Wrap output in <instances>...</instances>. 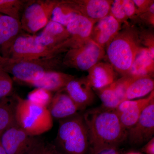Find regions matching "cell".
<instances>
[{"label": "cell", "instance_id": "277c9868", "mask_svg": "<svg viewBox=\"0 0 154 154\" xmlns=\"http://www.w3.org/2000/svg\"><path fill=\"white\" fill-rule=\"evenodd\" d=\"M60 55L32 60L2 58L0 69L11 74L18 82L25 84L39 79L47 72L58 71L63 66Z\"/></svg>", "mask_w": 154, "mask_h": 154}, {"label": "cell", "instance_id": "d6986e66", "mask_svg": "<svg viewBox=\"0 0 154 154\" xmlns=\"http://www.w3.org/2000/svg\"><path fill=\"white\" fill-rule=\"evenodd\" d=\"M74 78L71 75L58 71H51L45 73L39 79L25 84L56 93L63 90L68 83Z\"/></svg>", "mask_w": 154, "mask_h": 154}, {"label": "cell", "instance_id": "cb8c5ba5", "mask_svg": "<svg viewBox=\"0 0 154 154\" xmlns=\"http://www.w3.org/2000/svg\"><path fill=\"white\" fill-rule=\"evenodd\" d=\"M16 94L0 100V132L16 123Z\"/></svg>", "mask_w": 154, "mask_h": 154}, {"label": "cell", "instance_id": "7c38bea8", "mask_svg": "<svg viewBox=\"0 0 154 154\" xmlns=\"http://www.w3.org/2000/svg\"><path fill=\"white\" fill-rule=\"evenodd\" d=\"M64 90L74 102L79 111L85 109L95 100L93 88L86 77L74 78Z\"/></svg>", "mask_w": 154, "mask_h": 154}, {"label": "cell", "instance_id": "8992f818", "mask_svg": "<svg viewBox=\"0 0 154 154\" xmlns=\"http://www.w3.org/2000/svg\"><path fill=\"white\" fill-rule=\"evenodd\" d=\"M16 122L27 133L38 136L51 129L53 119L46 107L30 102L16 94Z\"/></svg>", "mask_w": 154, "mask_h": 154}, {"label": "cell", "instance_id": "5bb4252c", "mask_svg": "<svg viewBox=\"0 0 154 154\" xmlns=\"http://www.w3.org/2000/svg\"><path fill=\"white\" fill-rule=\"evenodd\" d=\"M24 31L20 21L0 14V55L5 57L15 39Z\"/></svg>", "mask_w": 154, "mask_h": 154}, {"label": "cell", "instance_id": "484cf974", "mask_svg": "<svg viewBox=\"0 0 154 154\" xmlns=\"http://www.w3.org/2000/svg\"><path fill=\"white\" fill-rule=\"evenodd\" d=\"M24 154H63L55 145L41 137H35L30 147Z\"/></svg>", "mask_w": 154, "mask_h": 154}, {"label": "cell", "instance_id": "3957f363", "mask_svg": "<svg viewBox=\"0 0 154 154\" xmlns=\"http://www.w3.org/2000/svg\"><path fill=\"white\" fill-rule=\"evenodd\" d=\"M56 147L63 154H86L90 149L89 135L83 115L59 120Z\"/></svg>", "mask_w": 154, "mask_h": 154}, {"label": "cell", "instance_id": "52a82bcc", "mask_svg": "<svg viewBox=\"0 0 154 154\" xmlns=\"http://www.w3.org/2000/svg\"><path fill=\"white\" fill-rule=\"evenodd\" d=\"M63 57L64 66L88 71L105 57V48L90 39L76 47L69 48Z\"/></svg>", "mask_w": 154, "mask_h": 154}, {"label": "cell", "instance_id": "d6a6232c", "mask_svg": "<svg viewBox=\"0 0 154 154\" xmlns=\"http://www.w3.org/2000/svg\"><path fill=\"white\" fill-rule=\"evenodd\" d=\"M146 23L154 26V3L151 6L148 11L139 17Z\"/></svg>", "mask_w": 154, "mask_h": 154}, {"label": "cell", "instance_id": "4fadbf2b", "mask_svg": "<svg viewBox=\"0 0 154 154\" xmlns=\"http://www.w3.org/2000/svg\"><path fill=\"white\" fill-rule=\"evenodd\" d=\"M94 25L91 39L105 48L121 30V25L111 15L100 19Z\"/></svg>", "mask_w": 154, "mask_h": 154}, {"label": "cell", "instance_id": "8d00e7d4", "mask_svg": "<svg viewBox=\"0 0 154 154\" xmlns=\"http://www.w3.org/2000/svg\"><path fill=\"white\" fill-rule=\"evenodd\" d=\"M127 154H141L139 152H131L128 153Z\"/></svg>", "mask_w": 154, "mask_h": 154}, {"label": "cell", "instance_id": "83f0119b", "mask_svg": "<svg viewBox=\"0 0 154 154\" xmlns=\"http://www.w3.org/2000/svg\"><path fill=\"white\" fill-rule=\"evenodd\" d=\"M14 93L13 79L9 74L0 69V100Z\"/></svg>", "mask_w": 154, "mask_h": 154}, {"label": "cell", "instance_id": "9a60e30c", "mask_svg": "<svg viewBox=\"0 0 154 154\" xmlns=\"http://www.w3.org/2000/svg\"><path fill=\"white\" fill-rule=\"evenodd\" d=\"M70 37L66 27L50 20L38 36L34 35L36 43L48 47H54Z\"/></svg>", "mask_w": 154, "mask_h": 154}, {"label": "cell", "instance_id": "f35d334b", "mask_svg": "<svg viewBox=\"0 0 154 154\" xmlns=\"http://www.w3.org/2000/svg\"><path fill=\"white\" fill-rule=\"evenodd\" d=\"M1 132H0V134H1Z\"/></svg>", "mask_w": 154, "mask_h": 154}, {"label": "cell", "instance_id": "4dcf8cb0", "mask_svg": "<svg viewBox=\"0 0 154 154\" xmlns=\"http://www.w3.org/2000/svg\"><path fill=\"white\" fill-rule=\"evenodd\" d=\"M121 2L128 19H134L138 17L137 10L133 0H121Z\"/></svg>", "mask_w": 154, "mask_h": 154}, {"label": "cell", "instance_id": "2e32d148", "mask_svg": "<svg viewBox=\"0 0 154 154\" xmlns=\"http://www.w3.org/2000/svg\"><path fill=\"white\" fill-rule=\"evenodd\" d=\"M87 79L93 89L98 91L114 82L116 74L114 68L108 63H98L88 71Z\"/></svg>", "mask_w": 154, "mask_h": 154}, {"label": "cell", "instance_id": "74e56055", "mask_svg": "<svg viewBox=\"0 0 154 154\" xmlns=\"http://www.w3.org/2000/svg\"><path fill=\"white\" fill-rule=\"evenodd\" d=\"M2 57L0 55V60H1L2 59Z\"/></svg>", "mask_w": 154, "mask_h": 154}, {"label": "cell", "instance_id": "1f68e13d", "mask_svg": "<svg viewBox=\"0 0 154 154\" xmlns=\"http://www.w3.org/2000/svg\"><path fill=\"white\" fill-rule=\"evenodd\" d=\"M133 2L137 10L138 17L148 11L154 3L153 0H134Z\"/></svg>", "mask_w": 154, "mask_h": 154}, {"label": "cell", "instance_id": "f546056e", "mask_svg": "<svg viewBox=\"0 0 154 154\" xmlns=\"http://www.w3.org/2000/svg\"><path fill=\"white\" fill-rule=\"evenodd\" d=\"M140 38L141 44L145 45L146 48H147L154 54V36L153 33L152 32L144 31L142 33H140Z\"/></svg>", "mask_w": 154, "mask_h": 154}, {"label": "cell", "instance_id": "d4e9b609", "mask_svg": "<svg viewBox=\"0 0 154 154\" xmlns=\"http://www.w3.org/2000/svg\"><path fill=\"white\" fill-rule=\"evenodd\" d=\"M29 0H0V14L20 21L23 10Z\"/></svg>", "mask_w": 154, "mask_h": 154}, {"label": "cell", "instance_id": "4316f807", "mask_svg": "<svg viewBox=\"0 0 154 154\" xmlns=\"http://www.w3.org/2000/svg\"><path fill=\"white\" fill-rule=\"evenodd\" d=\"M53 96L50 91L43 88H36L28 93L27 99L34 104L47 108Z\"/></svg>", "mask_w": 154, "mask_h": 154}, {"label": "cell", "instance_id": "d590c367", "mask_svg": "<svg viewBox=\"0 0 154 154\" xmlns=\"http://www.w3.org/2000/svg\"><path fill=\"white\" fill-rule=\"evenodd\" d=\"M0 154H7L1 145H0Z\"/></svg>", "mask_w": 154, "mask_h": 154}, {"label": "cell", "instance_id": "7a4b0ae2", "mask_svg": "<svg viewBox=\"0 0 154 154\" xmlns=\"http://www.w3.org/2000/svg\"><path fill=\"white\" fill-rule=\"evenodd\" d=\"M140 32L127 26L120 30L106 47V55L116 72L122 76L128 74L141 47Z\"/></svg>", "mask_w": 154, "mask_h": 154}, {"label": "cell", "instance_id": "ac0fdd59", "mask_svg": "<svg viewBox=\"0 0 154 154\" xmlns=\"http://www.w3.org/2000/svg\"><path fill=\"white\" fill-rule=\"evenodd\" d=\"M81 15L98 22L109 15L112 0H72Z\"/></svg>", "mask_w": 154, "mask_h": 154}, {"label": "cell", "instance_id": "9c48e42d", "mask_svg": "<svg viewBox=\"0 0 154 154\" xmlns=\"http://www.w3.org/2000/svg\"><path fill=\"white\" fill-rule=\"evenodd\" d=\"M36 136L27 133L16 122L0 134V145L7 154H24Z\"/></svg>", "mask_w": 154, "mask_h": 154}, {"label": "cell", "instance_id": "603a6c76", "mask_svg": "<svg viewBox=\"0 0 154 154\" xmlns=\"http://www.w3.org/2000/svg\"><path fill=\"white\" fill-rule=\"evenodd\" d=\"M154 81L152 76H137L128 86L125 100L140 98L154 91Z\"/></svg>", "mask_w": 154, "mask_h": 154}, {"label": "cell", "instance_id": "ffe728a7", "mask_svg": "<svg viewBox=\"0 0 154 154\" xmlns=\"http://www.w3.org/2000/svg\"><path fill=\"white\" fill-rule=\"evenodd\" d=\"M97 22L79 15L68 24L66 29L71 39L74 42L75 47L91 39L93 28Z\"/></svg>", "mask_w": 154, "mask_h": 154}, {"label": "cell", "instance_id": "836d02e7", "mask_svg": "<svg viewBox=\"0 0 154 154\" xmlns=\"http://www.w3.org/2000/svg\"><path fill=\"white\" fill-rule=\"evenodd\" d=\"M118 147L111 146L103 148L91 153V154H120Z\"/></svg>", "mask_w": 154, "mask_h": 154}, {"label": "cell", "instance_id": "f1b7e54d", "mask_svg": "<svg viewBox=\"0 0 154 154\" xmlns=\"http://www.w3.org/2000/svg\"><path fill=\"white\" fill-rule=\"evenodd\" d=\"M109 15L114 17L120 24L123 23L127 26H129L128 22V19L122 5L121 0L113 1Z\"/></svg>", "mask_w": 154, "mask_h": 154}, {"label": "cell", "instance_id": "ba28073f", "mask_svg": "<svg viewBox=\"0 0 154 154\" xmlns=\"http://www.w3.org/2000/svg\"><path fill=\"white\" fill-rule=\"evenodd\" d=\"M58 0H29L22 12L20 22L22 30L33 35L44 28L50 21Z\"/></svg>", "mask_w": 154, "mask_h": 154}, {"label": "cell", "instance_id": "e0dca14e", "mask_svg": "<svg viewBox=\"0 0 154 154\" xmlns=\"http://www.w3.org/2000/svg\"><path fill=\"white\" fill-rule=\"evenodd\" d=\"M53 119L61 120L77 114L79 109L64 90L57 92L47 107Z\"/></svg>", "mask_w": 154, "mask_h": 154}, {"label": "cell", "instance_id": "44dd1931", "mask_svg": "<svg viewBox=\"0 0 154 154\" xmlns=\"http://www.w3.org/2000/svg\"><path fill=\"white\" fill-rule=\"evenodd\" d=\"M154 54L141 46L127 75L137 76H153Z\"/></svg>", "mask_w": 154, "mask_h": 154}, {"label": "cell", "instance_id": "e575fe53", "mask_svg": "<svg viewBox=\"0 0 154 154\" xmlns=\"http://www.w3.org/2000/svg\"><path fill=\"white\" fill-rule=\"evenodd\" d=\"M142 150L146 154H154V137L147 142Z\"/></svg>", "mask_w": 154, "mask_h": 154}, {"label": "cell", "instance_id": "5b68a950", "mask_svg": "<svg viewBox=\"0 0 154 154\" xmlns=\"http://www.w3.org/2000/svg\"><path fill=\"white\" fill-rule=\"evenodd\" d=\"M74 47V44L70 38L55 47H46L36 43L34 35L23 32L15 39L5 58L32 60L54 57Z\"/></svg>", "mask_w": 154, "mask_h": 154}, {"label": "cell", "instance_id": "6da1fadb", "mask_svg": "<svg viewBox=\"0 0 154 154\" xmlns=\"http://www.w3.org/2000/svg\"><path fill=\"white\" fill-rule=\"evenodd\" d=\"M83 116L91 153L107 147H118L127 139V131L122 125L115 110L102 106L87 110Z\"/></svg>", "mask_w": 154, "mask_h": 154}, {"label": "cell", "instance_id": "8fae6325", "mask_svg": "<svg viewBox=\"0 0 154 154\" xmlns=\"http://www.w3.org/2000/svg\"><path fill=\"white\" fill-rule=\"evenodd\" d=\"M153 99L154 91L146 98L125 100L119 104L115 111L125 129L128 130L136 123L143 111Z\"/></svg>", "mask_w": 154, "mask_h": 154}, {"label": "cell", "instance_id": "7402d4cb", "mask_svg": "<svg viewBox=\"0 0 154 154\" xmlns=\"http://www.w3.org/2000/svg\"><path fill=\"white\" fill-rule=\"evenodd\" d=\"M81 15L72 0H58L53 10L51 20L66 27L75 17Z\"/></svg>", "mask_w": 154, "mask_h": 154}, {"label": "cell", "instance_id": "30bf717a", "mask_svg": "<svg viewBox=\"0 0 154 154\" xmlns=\"http://www.w3.org/2000/svg\"><path fill=\"white\" fill-rule=\"evenodd\" d=\"M154 99L143 111L135 123L127 131V139L133 145L140 146L154 137Z\"/></svg>", "mask_w": 154, "mask_h": 154}]
</instances>
